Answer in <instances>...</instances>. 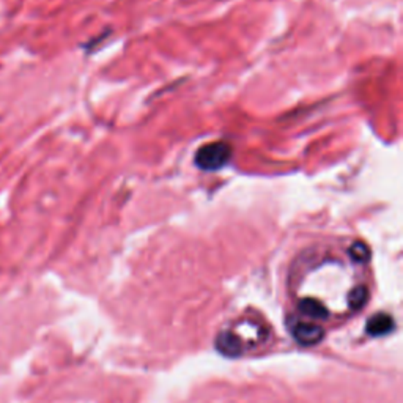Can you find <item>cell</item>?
I'll return each instance as SVG.
<instances>
[{"label": "cell", "mask_w": 403, "mask_h": 403, "mask_svg": "<svg viewBox=\"0 0 403 403\" xmlns=\"http://www.w3.org/2000/svg\"><path fill=\"white\" fill-rule=\"evenodd\" d=\"M290 332L298 343L307 345V347L309 345H315L323 341L326 334L320 325L306 320H292Z\"/></svg>", "instance_id": "cell-2"}, {"label": "cell", "mask_w": 403, "mask_h": 403, "mask_svg": "<svg viewBox=\"0 0 403 403\" xmlns=\"http://www.w3.org/2000/svg\"><path fill=\"white\" fill-rule=\"evenodd\" d=\"M216 348L224 356H229V358H238V356L244 353L247 345L237 331L226 330L220 332V336L216 337Z\"/></svg>", "instance_id": "cell-3"}, {"label": "cell", "mask_w": 403, "mask_h": 403, "mask_svg": "<svg viewBox=\"0 0 403 403\" xmlns=\"http://www.w3.org/2000/svg\"><path fill=\"white\" fill-rule=\"evenodd\" d=\"M368 296H370V292H368L366 285L355 287V289L351 290L347 296L348 309L353 310V312H358V310L364 309L368 301Z\"/></svg>", "instance_id": "cell-6"}, {"label": "cell", "mask_w": 403, "mask_h": 403, "mask_svg": "<svg viewBox=\"0 0 403 403\" xmlns=\"http://www.w3.org/2000/svg\"><path fill=\"white\" fill-rule=\"evenodd\" d=\"M298 310L303 316H307V319L312 320H328V316H330L328 309L320 301H316L315 298H303L298 303Z\"/></svg>", "instance_id": "cell-5"}, {"label": "cell", "mask_w": 403, "mask_h": 403, "mask_svg": "<svg viewBox=\"0 0 403 403\" xmlns=\"http://www.w3.org/2000/svg\"><path fill=\"white\" fill-rule=\"evenodd\" d=\"M347 254L353 263L366 265L370 260V249H368V246L366 243H362V241H355L353 244H350Z\"/></svg>", "instance_id": "cell-7"}, {"label": "cell", "mask_w": 403, "mask_h": 403, "mask_svg": "<svg viewBox=\"0 0 403 403\" xmlns=\"http://www.w3.org/2000/svg\"><path fill=\"white\" fill-rule=\"evenodd\" d=\"M395 321L389 314H375L367 320L366 331L372 337H382L394 330Z\"/></svg>", "instance_id": "cell-4"}, {"label": "cell", "mask_w": 403, "mask_h": 403, "mask_svg": "<svg viewBox=\"0 0 403 403\" xmlns=\"http://www.w3.org/2000/svg\"><path fill=\"white\" fill-rule=\"evenodd\" d=\"M232 158V147L226 142H211L205 143L195 152L194 163L202 170L213 172L220 170Z\"/></svg>", "instance_id": "cell-1"}]
</instances>
